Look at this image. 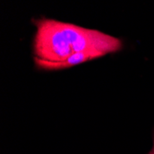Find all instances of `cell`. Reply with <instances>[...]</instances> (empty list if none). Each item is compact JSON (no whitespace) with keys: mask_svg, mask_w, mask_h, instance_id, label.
<instances>
[{"mask_svg":"<svg viewBox=\"0 0 154 154\" xmlns=\"http://www.w3.org/2000/svg\"><path fill=\"white\" fill-rule=\"evenodd\" d=\"M33 42L35 57L50 62H62L75 54L62 28V22L43 19L35 21Z\"/></svg>","mask_w":154,"mask_h":154,"instance_id":"obj_1","label":"cell"},{"mask_svg":"<svg viewBox=\"0 0 154 154\" xmlns=\"http://www.w3.org/2000/svg\"><path fill=\"white\" fill-rule=\"evenodd\" d=\"M103 55L104 54H103L102 53L86 51V52L75 53L62 62L45 61L35 57H34V62H35V65L39 68H43V69H45V70H60V69H66V68L74 66L79 64H82L86 61H90L98 57H103Z\"/></svg>","mask_w":154,"mask_h":154,"instance_id":"obj_2","label":"cell"},{"mask_svg":"<svg viewBox=\"0 0 154 154\" xmlns=\"http://www.w3.org/2000/svg\"><path fill=\"white\" fill-rule=\"evenodd\" d=\"M149 154H154V149H151V151Z\"/></svg>","mask_w":154,"mask_h":154,"instance_id":"obj_3","label":"cell"},{"mask_svg":"<svg viewBox=\"0 0 154 154\" xmlns=\"http://www.w3.org/2000/svg\"><path fill=\"white\" fill-rule=\"evenodd\" d=\"M152 149H154V139H153V148H152Z\"/></svg>","mask_w":154,"mask_h":154,"instance_id":"obj_4","label":"cell"}]
</instances>
